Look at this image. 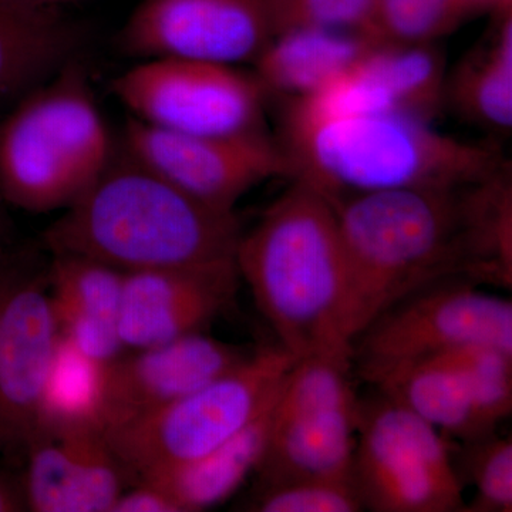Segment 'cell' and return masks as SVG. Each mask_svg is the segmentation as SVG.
<instances>
[{
    "label": "cell",
    "instance_id": "obj_1",
    "mask_svg": "<svg viewBox=\"0 0 512 512\" xmlns=\"http://www.w3.org/2000/svg\"><path fill=\"white\" fill-rule=\"evenodd\" d=\"M430 123L397 111L320 114L286 101L276 141L289 178L332 204L367 192L453 190L507 164L494 146L446 136Z\"/></svg>",
    "mask_w": 512,
    "mask_h": 512
},
{
    "label": "cell",
    "instance_id": "obj_2",
    "mask_svg": "<svg viewBox=\"0 0 512 512\" xmlns=\"http://www.w3.org/2000/svg\"><path fill=\"white\" fill-rule=\"evenodd\" d=\"M241 234L235 212L195 200L120 147L43 238L52 255L84 256L126 274L235 262Z\"/></svg>",
    "mask_w": 512,
    "mask_h": 512
},
{
    "label": "cell",
    "instance_id": "obj_3",
    "mask_svg": "<svg viewBox=\"0 0 512 512\" xmlns=\"http://www.w3.org/2000/svg\"><path fill=\"white\" fill-rule=\"evenodd\" d=\"M256 306L296 360L329 357L353 363L346 336V262L332 202L292 180L235 252Z\"/></svg>",
    "mask_w": 512,
    "mask_h": 512
},
{
    "label": "cell",
    "instance_id": "obj_4",
    "mask_svg": "<svg viewBox=\"0 0 512 512\" xmlns=\"http://www.w3.org/2000/svg\"><path fill=\"white\" fill-rule=\"evenodd\" d=\"M466 187L367 192L333 204L345 251V330L352 345L377 316L412 293L448 278L473 281Z\"/></svg>",
    "mask_w": 512,
    "mask_h": 512
},
{
    "label": "cell",
    "instance_id": "obj_5",
    "mask_svg": "<svg viewBox=\"0 0 512 512\" xmlns=\"http://www.w3.org/2000/svg\"><path fill=\"white\" fill-rule=\"evenodd\" d=\"M114 151L86 73L67 63L0 120V200L33 214L66 210Z\"/></svg>",
    "mask_w": 512,
    "mask_h": 512
},
{
    "label": "cell",
    "instance_id": "obj_6",
    "mask_svg": "<svg viewBox=\"0 0 512 512\" xmlns=\"http://www.w3.org/2000/svg\"><path fill=\"white\" fill-rule=\"evenodd\" d=\"M295 362L279 345L256 350L195 392L104 434L127 476L136 481L190 463L227 443L268 409Z\"/></svg>",
    "mask_w": 512,
    "mask_h": 512
},
{
    "label": "cell",
    "instance_id": "obj_7",
    "mask_svg": "<svg viewBox=\"0 0 512 512\" xmlns=\"http://www.w3.org/2000/svg\"><path fill=\"white\" fill-rule=\"evenodd\" d=\"M352 480L370 511L454 512L466 505L443 434L383 393L360 402Z\"/></svg>",
    "mask_w": 512,
    "mask_h": 512
},
{
    "label": "cell",
    "instance_id": "obj_8",
    "mask_svg": "<svg viewBox=\"0 0 512 512\" xmlns=\"http://www.w3.org/2000/svg\"><path fill=\"white\" fill-rule=\"evenodd\" d=\"M470 345L512 352V302L470 279L448 278L377 316L353 342V362L375 384L396 367Z\"/></svg>",
    "mask_w": 512,
    "mask_h": 512
},
{
    "label": "cell",
    "instance_id": "obj_9",
    "mask_svg": "<svg viewBox=\"0 0 512 512\" xmlns=\"http://www.w3.org/2000/svg\"><path fill=\"white\" fill-rule=\"evenodd\" d=\"M350 367L329 357L296 360L276 399L256 470L261 487L293 478H352L360 400Z\"/></svg>",
    "mask_w": 512,
    "mask_h": 512
},
{
    "label": "cell",
    "instance_id": "obj_10",
    "mask_svg": "<svg viewBox=\"0 0 512 512\" xmlns=\"http://www.w3.org/2000/svg\"><path fill=\"white\" fill-rule=\"evenodd\" d=\"M131 119L173 133L241 136L265 133L268 94L256 79L231 64L154 57L111 83Z\"/></svg>",
    "mask_w": 512,
    "mask_h": 512
},
{
    "label": "cell",
    "instance_id": "obj_11",
    "mask_svg": "<svg viewBox=\"0 0 512 512\" xmlns=\"http://www.w3.org/2000/svg\"><path fill=\"white\" fill-rule=\"evenodd\" d=\"M120 147L168 183L220 211L235 212L239 198L255 185L291 175L284 150L266 133L194 136L130 117Z\"/></svg>",
    "mask_w": 512,
    "mask_h": 512
},
{
    "label": "cell",
    "instance_id": "obj_12",
    "mask_svg": "<svg viewBox=\"0 0 512 512\" xmlns=\"http://www.w3.org/2000/svg\"><path fill=\"white\" fill-rule=\"evenodd\" d=\"M59 329L47 269L6 256L0 266V451L25 453L36 433Z\"/></svg>",
    "mask_w": 512,
    "mask_h": 512
},
{
    "label": "cell",
    "instance_id": "obj_13",
    "mask_svg": "<svg viewBox=\"0 0 512 512\" xmlns=\"http://www.w3.org/2000/svg\"><path fill=\"white\" fill-rule=\"evenodd\" d=\"M275 37L268 0H141L120 33L138 60L254 63Z\"/></svg>",
    "mask_w": 512,
    "mask_h": 512
},
{
    "label": "cell",
    "instance_id": "obj_14",
    "mask_svg": "<svg viewBox=\"0 0 512 512\" xmlns=\"http://www.w3.org/2000/svg\"><path fill=\"white\" fill-rule=\"evenodd\" d=\"M251 353L190 333L153 348L130 350L110 363L104 383L103 430L161 409L241 365Z\"/></svg>",
    "mask_w": 512,
    "mask_h": 512
},
{
    "label": "cell",
    "instance_id": "obj_15",
    "mask_svg": "<svg viewBox=\"0 0 512 512\" xmlns=\"http://www.w3.org/2000/svg\"><path fill=\"white\" fill-rule=\"evenodd\" d=\"M235 262L126 272L117 328L127 352L204 332L238 291Z\"/></svg>",
    "mask_w": 512,
    "mask_h": 512
},
{
    "label": "cell",
    "instance_id": "obj_16",
    "mask_svg": "<svg viewBox=\"0 0 512 512\" xmlns=\"http://www.w3.org/2000/svg\"><path fill=\"white\" fill-rule=\"evenodd\" d=\"M29 511L111 512L127 474L100 426L37 430L25 448Z\"/></svg>",
    "mask_w": 512,
    "mask_h": 512
},
{
    "label": "cell",
    "instance_id": "obj_17",
    "mask_svg": "<svg viewBox=\"0 0 512 512\" xmlns=\"http://www.w3.org/2000/svg\"><path fill=\"white\" fill-rule=\"evenodd\" d=\"M47 268L59 335L101 365L126 353L117 328L124 272L84 256L55 254Z\"/></svg>",
    "mask_w": 512,
    "mask_h": 512
},
{
    "label": "cell",
    "instance_id": "obj_18",
    "mask_svg": "<svg viewBox=\"0 0 512 512\" xmlns=\"http://www.w3.org/2000/svg\"><path fill=\"white\" fill-rule=\"evenodd\" d=\"M76 46L59 9L0 0V120L72 62Z\"/></svg>",
    "mask_w": 512,
    "mask_h": 512
},
{
    "label": "cell",
    "instance_id": "obj_19",
    "mask_svg": "<svg viewBox=\"0 0 512 512\" xmlns=\"http://www.w3.org/2000/svg\"><path fill=\"white\" fill-rule=\"evenodd\" d=\"M375 46L359 29L309 26L278 33L252 64L268 97L296 100L355 66Z\"/></svg>",
    "mask_w": 512,
    "mask_h": 512
},
{
    "label": "cell",
    "instance_id": "obj_20",
    "mask_svg": "<svg viewBox=\"0 0 512 512\" xmlns=\"http://www.w3.org/2000/svg\"><path fill=\"white\" fill-rule=\"evenodd\" d=\"M446 76L444 106L471 124L505 134L512 127V6Z\"/></svg>",
    "mask_w": 512,
    "mask_h": 512
},
{
    "label": "cell",
    "instance_id": "obj_21",
    "mask_svg": "<svg viewBox=\"0 0 512 512\" xmlns=\"http://www.w3.org/2000/svg\"><path fill=\"white\" fill-rule=\"evenodd\" d=\"M275 402L211 453L138 481L163 488L181 512L204 511L224 503L258 470L271 436Z\"/></svg>",
    "mask_w": 512,
    "mask_h": 512
},
{
    "label": "cell",
    "instance_id": "obj_22",
    "mask_svg": "<svg viewBox=\"0 0 512 512\" xmlns=\"http://www.w3.org/2000/svg\"><path fill=\"white\" fill-rule=\"evenodd\" d=\"M375 386L443 436L467 443L495 433L478 412L460 370L447 356L427 357L396 367Z\"/></svg>",
    "mask_w": 512,
    "mask_h": 512
},
{
    "label": "cell",
    "instance_id": "obj_23",
    "mask_svg": "<svg viewBox=\"0 0 512 512\" xmlns=\"http://www.w3.org/2000/svg\"><path fill=\"white\" fill-rule=\"evenodd\" d=\"M466 228L473 281L500 286L512 284V183L510 164L497 173L467 185L464 190Z\"/></svg>",
    "mask_w": 512,
    "mask_h": 512
},
{
    "label": "cell",
    "instance_id": "obj_24",
    "mask_svg": "<svg viewBox=\"0 0 512 512\" xmlns=\"http://www.w3.org/2000/svg\"><path fill=\"white\" fill-rule=\"evenodd\" d=\"M359 66L397 113L431 121L444 106L446 62L436 43L375 46Z\"/></svg>",
    "mask_w": 512,
    "mask_h": 512
},
{
    "label": "cell",
    "instance_id": "obj_25",
    "mask_svg": "<svg viewBox=\"0 0 512 512\" xmlns=\"http://www.w3.org/2000/svg\"><path fill=\"white\" fill-rule=\"evenodd\" d=\"M107 366L84 356L59 335L43 390L37 430L84 424L103 429L101 409Z\"/></svg>",
    "mask_w": 512,
    "mask_h": 512
},
{
    "label": "cell",
    "instance_id": "obj_26",
    "mask_svg": "<svg viewBox=\"0 0 512 512\" xmlns=\"http://www.w3.org/2000/svg\"><path fill=\"white\" fill-rule=\"evenodd\" d=\"M474 12L471 0H373L363 33L376 46L429 45Z\"/></svg>",
    "mask_w": 512,
    "mask_h": 512
},
{
    "label": "cell",
    "instance_id": "obj_27",
    "mask_svg": "<svg viewBox=\"0 0 512 512\" xmlns=\"http://www.w3.org/2000/svg\"><path fill=\"white\" fill-rule=\"evenodd\" d=\"M466 380L478 412L495 430L512 412V352L470 345L446 353Z\"/></svg>",
    "mask_w": 512,
    "mask_h": 512
},
{
    "label": "cell",
    "instance_id": "obj_28",
    "mask_svg": "<svg viewBox=\"0 0 512 512\" xmlns=\"http://www.w3.org/2000/svg\"><path fill=\"white\" fill-rule=\"evenodd\" d=\"M258 512H357L362 501L352 478L305 477L262 485L251 503Z\"/></svg>",
    "mask_w": 512,
    "mask_h": 512
},
{
    "label": "cell",
    "instance_id": "obj_29",
    "mask_svg": "<svg viewBox=\"0 0 512 512\" xmlns=\"http://www.w3.org/2000/svg\"><path fill=\"white\" fill-rule=\"evenodd\" d=\"M464 470L476 487V497L464 505L468 512L512 511V440L488 434L467 441Z\"/></svg>",
    "mask_w": 512,
    "mask_h": 512
},
{
    "label": "cell",
    "instance_id": "obj_30",
    "mask_svg": "<svg viewBox=\"0 0 512 512\" xmlns=\"http://www.w3.org/2000/svg\"><path fill=\"white\" fill-rule=\"evenodd\" d=\"M275 35L296 28L365 29L373 0H268Z\"/></svg>",
    "mask_w": 512,
    "mask_h": 512
},
{
    "label": "cell",
    "instance_id": "obj_31",
    "mask_svg": "<svg viewBox=\"0 0 512 512\" xmlns=\"http://www.w3.org/2000/svg\"><path fill=\"white\" fill-rule=\"evenodd\" d=\"M111 512H181L170 494L156 484L137 481L136 487L123 491Z\"/></svg>",
    "mask_w": 512,
    "mask_h": 512
},
{
    "label": "cell",
    "instance_id": "obj_32",
    "mask_svg": "<svg viewBox=\"0 0 512 512\" xmlns=\"http://www.w3.org/2000/svg\"><path fill=\"white\" fill-rule=\"evenodd\" d=\"M29 511L25 487L0 470V512Z\"/></svg>",
    "mask_w": 512,
    "mask_h": 512
},
{
    "label": "cell",
    "instance_id": "obj_33",
    "mask_svg": "<svg viewBox=\"0 0 512 512\" xmlns=\"http://www.w3.org/2000/svg\"><path fill=\"white\" fill-rule=\"evenodd\" d=\"M8 2L19 3V5L32 6V8L59 9L60 6L79 0H8Z\"/></svg>",
    "mask_w": 512,
    "mask_h": 512
},
{
    "label": "cell",
    "instance_id": "obj_34",
    "mask_svg": "<svg viewBox=\"0 0 512 512\" xmlns=\"http://www.w3.org/2000/svg\"><path fill=\"white\" fill-rule=\"evenodd\" d=\"M473 2V5L476 6L477 10L480 9H505V8H511L512 6V0H471Z\"/></svg>",
    "mask_w": 512,
    "mask_h": 512
},
{
    "label": "cell",
    "instance_id": "obj_35",
    "mask_svg": "<svg viewBox=\"0 0 512 512\" xmlns=\"http://www.w3.org/2000/svg\"><path fill=\"white\" fill-rule=\"evenodd\" d=\"M6 254L5 248H3V232H2V222H0V266H2L3 262H5Z\"/></svg>",
    "mask_w": 512,
    "mask_h": 512
}]
</instances>
